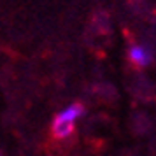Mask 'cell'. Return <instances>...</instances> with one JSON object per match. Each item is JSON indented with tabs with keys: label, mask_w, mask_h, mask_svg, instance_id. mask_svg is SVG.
I'll return each mask as SVG.
<instances>
[{
	"label": "cell",
	"mask_w": 156,
	"mask_h": 156,
	"mask_svg": "<svg viewBox=\"0 0 156 156\" xmlns=\"http://www.w3.org/2000/svg\"><path fill=\"white\" fill-rule=\"evenodd\" d=\"M84 114V105L83 104H72L67 109H63L53 119L51 125V137L60 144H67V142L74 140V133H76V121Z\"/></svg>",
	"instance_id": "obj_1"
},
{
	"label": "cell",
	"mask_w": 156,
	"mask_h": 156,
	"mask_svg": "<svg viewBox=\"0 0 156 156\" xmlns=\"http://www.w3.org/2000/svg\"><path fill=\"white\" fill-rule=\"evenodd\" d=\"M128 58L135 67H147V65H151L154 55L147 46H132L128 51Z\"/></svg>",
	"instance_id": "obj_2"
},
{
	"label": "cell",
	"mask_w": 156,
	"mask_h": 156,
	"mask_svg": "<svg viewBox=\"0 0 156 156\" xmlns=\"http://www.w3.org/2000/svg\"><path fill=\"white\" fill-rule=\"evenodd\" d=\"M0 156H2V153H0Z\"/></svg>",
	"instance_id": "obj_3"
}]
</instances>
